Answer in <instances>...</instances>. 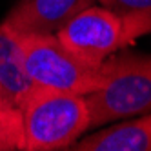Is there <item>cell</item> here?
Instances as JSON below:
<instances>
[{
	"instance_id": "cell-8",
	"label": "cell",
	"mask_w": 151,
	"mask_h": 151,
	"mask_svg": "<svg viewBox=\"0 0 151 151\" xmlns=\"http://www.w3.org/2000/svg\"><path fill=\"white\" fill-rule=\"evenodd\" d=\"M120 20L127 44L151 33V0H96Z\"/></svg>"
},
{
	"instance_id": "cell-9",
	"label": "cell",
	"mask_w": 151,
	"mask_h": 151,
	"mask_svg": "<svg viewBox=\"0 0 151 151\" xmlns=\"http://www.w3.org/2000/svg\"><path fill=\"white\" fill-rule=\"evenodd\" d=\"M24 149V122L18 107L0 106V151Z\"/></svg>"
},
{
	"instance_id": "cell-1",
	"label": "cell",
	"mask_w": 151,
	"mask_h": 151,
	"mask_svg": "<svg viewBox=\"0 0 151 151\" xmlns=\"http://www.w3.org/2000/svg\"><path fill=\"white\" fill-rule=\"evenodd\" d=\"M89 127L151 109V55L124 51L102 62V84L84 96Z\"/></svg>"
},
{
	"instance_id": "cell-2",
	"label": "cell",
	"mask_w": 151,
	"mask_h": 151,
	"mask_svg": "<svg viewBox=\"0 0 151 151\" xmlns=\"http://www.w3.org/2000/svg\"><path fill=\"white\" fill-rule=\"evenodd\" d=\"M20 111L24 122V151L69 147L89 129V111L80 95L37 86Z\"/></svg>"
},
{
	"instance_id": "cell-10",
	"label": "cell",
	"mask_w": 151,
	"mask_h": 151,
	"mask_svg": "<svg viewBox=\"0 0 151 151\" xmlns=\"http://www.w3.org/2000/svg\"><path fill=\"white\" fill-rule=\"evenodd\" d=\"M4 104V100H2V93H0V106H2Z\"/></svg>"
},
{
	"instance_id": "cell-4",
	"label": "cell",
	"mask_w": 151,
	"mask_h": 151,
	"mask_svg": "<svg viewBox=\"0 0 151 151\" xmlns=\"http://www.w3.org/2000/svg\"><path fill=\"white\" fill-rule=\"evenodd\" d=\"M55 35L71 53L91 66H100L115 51L129 46L120 20L109 9L95 4L68 20Z\"/></svg>"
},
{
	"instance_id": "cell-7",
	"label": "cell",
	"mask_w": 151,
	"mask_h": 151,
	"mask_svg": "<svg viewBox=\"0 0 151 151\" xmlns=\"http://www.w3.org/2000/svg\"><path fill=\"white\" fill-rule=\"evenodd\" d=\"M78 151H151V115L88 135L75 144Z\"/></svg>"
},
{
	"instance_id": "cell-6",
	"label": "cell",
	"mask_w": 151,
	"mask_h": 151,
	"mask_svg": "<svg viewBox=\"0 0 151 151\" xmlns=\"http://www.w3.org/2000/svg\"><path fill=\"white\" fill-rule=\"evenodd\" d=\"M35 89L37 84L24 66L18 38L0 27V93L4 104L20 109Z\"/></svg>"
},
{
	"instance_id": "cell-5",
	"label": "cell",
	"mask_w": 151,
	"mask_h": 151,
	"mask_svg": "<svg viewBox=\"0 0 151 151\" xmlns=\"http://www.w3.org/2000/svg\"><path fill=\"white\" fill-rule=\"evenodd\" d=\"M96 0H20L0 27L15 37L55 35L57 31Z\"/></svg>"
},
{
	"instance_id": "cell-3",
	"label": "cell",
	"mask_w": 151,
	"mask_h": 151,
	"mask_svg": "<svg viewBox=\"0 0 151 151\" xmlns=\"http://www.w3.org/2000/svg\"><path fill=\"white\" fill-rule=\"evenodd\" d=\"M17 38L24 66L37 86L86 96L102 84V64H86L57 35H22Z\"/></svg>"
}]
</instances>
